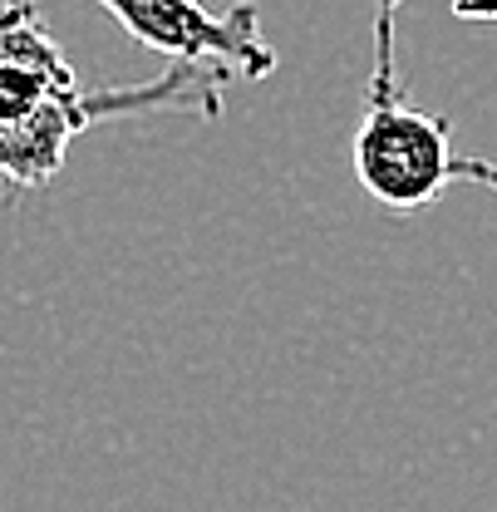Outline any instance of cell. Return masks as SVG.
<instances>
[{
  "label": "cell",
  "mask_w": 497,
  "mask_h": 512,
  "mask_svg": "<svg viewBox=\"0 0 497 512\" xmlns=\"http://www.w3.org/2000/svg\"><path fill=\"white\" fill-rule=\"evenodd\" d=\"M227 74L173 60L163 79L128 89H84L60 40L30 0L0 5V188L35 192L64 168L69 143L99 119L178 109L197 119L222 114Z\"/></svg>",
  "instance_id": "cell-1"
},
{
  "label": "cell",
  "mask_w": 497,
  "mask_h": 512,
  "mask_svg": "<svg viewBox=\"0 0 497 512\" xmlns=\"http://www.w3.org/2000/svg\"><path fill=\"white\" fill-rule=\"evenodd\" d=\"M355 178L389 212L429 207L448 183L497 192V163L453 153L448 119L409 104L394 69V15H374V69L365 119L355 128Z\"/></svg>",
  "instance_id": "cell-2"
},
{
  "label": "cell",
  "mask_w": 497,
  "mask_h": 512,
  "mask_svg": "<svg viewBox=\"0 0 497 512\" xmlns=\"http://www.w3.org/2000/svg\"><path fill=\"white\" fill-rule=\"evenodd\" d=\"M128 35L168 60L207 64L227 79H266L276 69V50L266 45L261 10L227 5L207 10L202 0H99Z\"/></svg>",
  "instance_id": "cell-3"
},
{
  "label": "cell",
  "mask_w": 497,
  "mask_h": 512,
  "mask_svg": "<svg viewBox=\"0 0 497 512\" xmlns=\"http://www.w3.org/2000/svg\"><path fill=\"white\" fill-rule=\"evenodd\" d=\"M458 20H478V25H497V0H453Z\"/></svg>",
  "instance_id": "cell-4"
},
{
  "label": "cell",
  "mask_w": 497,
  "mask_h": 512,
  "mask_svg": "<svg viewBox=\"0 0 497 512\" xmlns=\"http://www.w3.org/2000/svg\"><path fill=\"white\" fill-rule=\"evenodd\" d=\"M399 5H404V0H379V10H374V15H399Z\"/></svg>",
  "instance_id": "cell-5"
}]
</instances>
